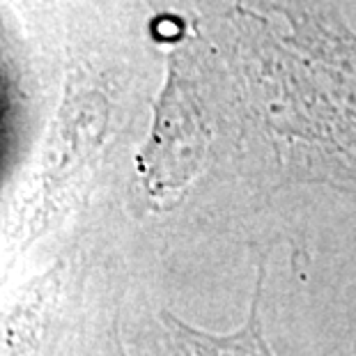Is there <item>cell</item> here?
Segmentation results:
<instances>
[{
    "mask_svg": "<svg viewBox=\"0 0 356 356\" xmlns=\"http://www.w3.org/2000/svg\"><path fill=\"white\" fill-rule=\"evenodd\" d=\"M58 287L60 280L49 274L0 315V356H33L37 352Z\"/></svg>",
    "mask_w": 356,
    "mask_h": 356,
    "instance_id": "obj_3",
    "label": "cell"
},
{
    "mask_svg": "<svg viewBox=\"0 0 356 356\" xmlns=\"http://www.w3.org/2000/svg\"><path fill=\"white\" fill-rule=\"evenodd\" d=\"M262 292H264V267L255 278V290L248 308L246 322L228 333L204 331L181 322L177 315L161 313L163 345L168 356H276L267 343L262 324Z\"/></svg>",
    "mask_w": 356,
    "mask_h": 356,
    "instance_id": "obj_2",
    "label": "cell"
},
{
    "mask_svg": "<svg viewBox=\"0 0 356 356\" xmlns=\"http://www.w3.org/2000/svg\"><path fill=\"white\" fill-rule=\"evenodd\" d=\"M106 124L108 102L99 90L70 88L49 140L40 181L24 211V228L30 237L42 234L63 214L65 202L76 193L95 154L99 152Z\"/></svg>",
    "mask_w": 356,
    "mask_h": 356,
    "instance_id": "obj_1",
    "label": "cell"
}]
</instances>
